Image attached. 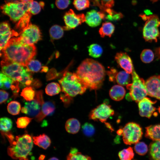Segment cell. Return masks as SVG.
<instances>
[{"mask_svg":"<svg viewBox=\"0 0 160 160\" xmlns=\"http://www.w3.org/2000/svg\"><path fill=\"white\" fill-rule=\"evenodd\" d=\"M76 73L88 88L96 90L101 87L105 71L101 63L92 59L87 58L81 63Z\"/></svg>","mask_w":160,"mask_h":160,"instance_id":"1","label":"cell"},{"mask_svg":"<svg viewBox=\"0 0 160 160\" xmlns=\"http://www.w3.org/2000/svg\"><path fill=\"white\" fill-rule=\"evenodd\" d=\"M2 51L4 59L26 66L36 53L34 45L25 43L20 37L11 39Z\"/></svg>","mask_w":160,"mask_h":160,"instance_id":"2","label":"cell"},{"mask_svg":"<svg viewBox=\"0 0 160 160\" xmlns=\"http://www.w3.org/2000/svg\"><path fill=\"white\" fill-rule=\"evenodd\" d=\"M14 137L9 140L10 145L7 148L8 155L14 159L28 160L27 156L33 147V138L28 134Z\"/></svg>","mask_w":160,"mask_h":160,"instance_id":"3","label":"cell"},{"mask_svg":"<svg viewBox=\"0 0 160 160\" xmlns=\"http://www.w3.org/2000/svg\"><path fill=\"white\" fill-rule=\"evenodd\" d=\"M2 72L24 86L31 85L33 79L26 66L4 59L1 62Z\"/></svg>","mask_w":160,"mask_h":160,"instance_id":"4","label":"cell"},{"mask_svg":"<svg viewBox=\"0 0 160 160\" xmlns=\"http://www.w3.org/2000/svg\"><path fill=\"white\" fill-rule=\"evenodd\" d=\"M59 82L62 92L71 97L83 94L87 88L76 73L65 71Z\"/></svg>","mask_w":160,"mask_h":160,"instance_id":"5","label":"cell"},{"mask_svg":"<svg viewBox=\"0 0 160 160\" xmlns=\"http://www.w3.org/2000/svg\"><path fill=\"white\" fill-rule=\"evenodd\" d=\"M31 2H7L1 6L2 13L8 16L11 20L17 22L28 11Z\"/></svg>","mask_w":160,"mask_h":160,"instance_id":"6","label":"cell"},{"mask_svg":"<svg viewBox=\"0 0 160 160\" xmlns=\"http://www.w3.org/2000/svg\"><path fill=\"white\" fill-rule=\"evenodd\" d=\"M140 16L145 22L143 29V36L145 41L157 42L160 35L158 27L160 26V19L156 15L147 16L145 15Z\"/></svg>","mask_w":160,"mask_h":160,"instance_id":"7","label":"cell"},{"mask_svg":"<svg viewBox=\"0 0 160 160\" xmlns=\"http://www.w3.org/2000/svg\"><path fill=\"white\" fill-rule=\"evenodd\" d=\"M132 83L126 86L132 100L139 102L148 95L145 82L140 77L134 69L132 73Z\"/></svg>","mask_w":160,"mask_h":160,"instance_id":"8","label":"cell"},{"mask_svg":"<svg viewBox=\"0 0 160 160\" xmlns=\"http://www.w3.org/2000/svg\"><path fill=\"white\" fill-rule=\"evenodd\" d=\"M122 130L123 140L126 145H131L137 143L141 138L143 134L140 125L133 122L127 124Z\"/></svg>","mask_w":160,"mask_h":160,"instance_id":"9","label":"cell"},{"mask_svg":"<svg viewBox=\"0 0 160 160\" xmlns=\"http://www.w3.org/2000/svg\"><path fill=\"white\" fill-rule=\"evenodd\" d=\"M44 102L42 91H37L34 99L25 102L24 106L21 108V111L31 117L35 118L40 113Z\"/></svg>","mask_w":160,"mask_h":160,"instance_id":"10","label":"cell"},{"mask_svg":"<svg viewBox=\"0 0 160 160\" xmlns=\"http://www.w3.org/2000/svg\"><path fill=\"white\" fill-rule=\"evenodd\" d=\"M20 37L25 43L34 45L41 38V33L37 25L31 23L20 33Z\"/></svg>","mask_w":160,"mask_h":160,"instance_id":"11","label":"cell"},{"mask_svg":"<svg viewBox=\"0 0 160 160\" xmlns=\"http://www.w3.org/2000/svg\"><path fill=\"white\" fill-rule=\"evenodd\" d=\"M114 114V111L111 106L104 103L92 110L89 114V117L90 119L105 122L110 116Z\"/></svg>","mask_w":160,"mask_h":160,"instance_id":"12","label":"cell"},{"mask_svg":"<svg viewBox=\"0 0 160 160\" xmlns=\"http://www.w3.org/2000/svg\"><path fill=\"white\" fill-rule=\"evenodd\" d=\"M63 19L65 25L63 28L67 30L74 29L86 21L85 15L84 14H77L71 9L65 14Z\"/></svg>","mask_w":160,"mask_h":160,"instance_id":"13","label":"cell"},{"mask_svg":"<svg viewBox=\"0 0 160 160\" xmlns=\"http://www.w3.org/2000/svg\"><path fill=\"white\" fill-rule=\"evenodd\" d=\"M145 84L148 95L160 100V75L151 77Z\"/></svg>","mask_w":160,"mask_h":160,"instance_id":"14","label":"cell"},{"mask_svg":"<svg viewBox=\"0 0 160 160\" xmlns=\"http://www.w3.org/2000/svg\"><path fill=\"white\" fill-rule=\"evenodd\" d=\"M156 101L152 100L150 98L145 97L140 100L138 103L139 114L142 117L150 118L156 110L153 105Z\"/></svg>","mask_w":160,"mask_h":160,"instance_id":"15","label":"cell"},{"mask_svg":"<svg viewBox=\"0 0 160 160\" xmlns=\"http://www.w3.org/2000/svg\"><path fill=\"white\" fill-rule=\"evenodd\" d=\"M0 48L1 51L6 45L12 36L17 33L14 31L11 30L9 24L8 22L4 21L0 24Z\"/></svg>","mask_w":160,"mask_h":160,"instance_id":"16","label":"cell"},{"mask_svg":"<svg viewBox=\"0 0 160 160\" xmlns=\"http://www.w3.org/2000/svg\"><path fill=\"white\" fill-rule=\"evenodd\" d=\"M115 58L118 65L125 71L129 74L132 73L134 69L132 61L126 53H117Z\"/></svg>","mask_w":160,"mask_h":160,"instance_id":"17","label":"cell"},{"mask_svg":"<svg viewBox=\"0 0 160 160\" xmlns=\"http://www.w3.org/2000/svg\"><path fill=\"white\" fill-rule=\"evenodd\" d=\"M86 23L89 26L96 27L99 25L102 20H104V13L100 11L95 10H92L87 12L85 15Z\"/></svg>","mask_w":160,"mask_h":160,"instance_id":"18","label":"cell"},{"mask_svg":"<svg viewBox=\"0 0 160 160\" xmlns=\"http://www.w3.org/2000/svg\"><path fill=\"white\" fill-rule=\"evenodd\" d=\"M55 109V106L54 102L49 101L44 102L40 113L35 118V120L38 122L41 121L46 116L52 115Z\"/></svg>","mask_w":160,"mask_h":160,"instance_id":"19","label":"cell"},{"mask_svg":"<svg viewBox=\"0 0 160 160\" xmlns=\"http://www.w3.org/2000/svg\"><path fill=\"white\" fill-rule=\"evenodd\" d=\"M126 91L121 86L118 85L113 86L109 91V95L113 100L119 101L122 100L125 95Z\"/></svg>","mask_w":160,"mask_h":160,"instance_id":"20","label":"cell"},{"mask_svg":"<svg viewBox=\"0 0 160 160\" xmlns=\"http://www.w3.org/2000/svg\"><path fill=\"white\" fill-rule=\"evenodd\" d=\"M145 136L153 141L160 140V124L146 127Z\"/></svg>","mask_w":160,"mask_h":160,"instance_id":"21","label":"cell"},{"mask_svg":"<svg viewBox=\"0 0 160 160\" xmlns=\"http://www.w3.org/2000/svg\"><path fill=\"white\" fill-rule=\"evenodd\" d=\"M34 143L39 147L46 149L50 145L51 140L49 137L45 134L33 137Z\"/></svg>","mask_w":160,"mask_h":160,"instance_id":"22","label":"cell"},{"mask_svg":"<svg viewBox=\"0 0 160 160\" xmlns=\"http://www.w3.org/2000/svg\"><path fill=\"white\" fill-rule=\"evenodd\" d=\"M149 154L151 160H160V140L153 141L150 144Z\"/></svg>","mask_w":160,"mask_h":160,"instance_id":"23","label":"cell"},{"mask_svg":"<svg viewBox=\"0 0 160 160\" xmlns=\"http://www.w3.org/2000/svg\"><path fill=\"white\" fill-rule=\"evenodd\" d=\"M80 128V124L76 119L72 118L68 119L65 124V129L69 133L74 134L77 133Z\"/></svg>","mask_w":160,"mask_h":160,"instance_id":"24","label":"cell"},{"mask_svg":"<svg viewBox=\"0 0 160 160\" xmlns=\"http://www.w3.org/2000/svg\"><path fill=\"white\" fill-rule=\"evenodd\" d=\"M114 25L110 22H105L103 23L101 27L99 29V32L101 37L105 36L110 37L115 30Z\"/></svg>","mask_w":160,"mask_h":160,"instance_id":"25","label":"cell"},{"mask_svg":"<svg viewBox=\"0 0 160 160\" xmlns=\"http://www.w3.org/2000/svg\"><path fill=\"white\" fill-rule=\"evenodd\" d=\"M131 78L129 74L125 71L117 73L115 76V80L121 86H127L130 83Z\"/></svg>","mask_w":160,"mask_h":160,"instance_id":"26","label":"cell"},{"mask_svg":"<svg viewBox=\"0 0 160 160\" xmlns=\"http://www.w3.org/2000/svg\"><path fill=\"white\" fill-rule=\"evenodd\" d=\"M66 160H92L88 156L82 154L76 148H72L66 157Z\"/></svg>","mask_w":160,"mask_h":160,"instance_id":"27","label":"cell"},{"mask_svg":"<svg viewBox=\"0 0 160 160\" xmlns=\"http://www.w3.org/2000/svg\"><path fill=\"white\" fill-rule=\"evenodd\" d=\"M31 14L29 11L27 12L17 22L15 26V29L20 31V32L28 26L30 23V22Z\"/></svg>","mask_w":160,"mask_h":160,"instance_id":"28","label":"cell"},{"mask_svg":"<svg viewBox=\"0 0 160 160\" xmlns=\"http://www.w3.org/2000/svg\"><path fill=\"white\" fill-rule=\"evenodd\" d=\"M100 11L104 14V20L112 21L117 20L121 19L123 17V15L121 13L117 12L111 8H106Z\"/></svg>","mask_w":160,"mask_h":160,"instance_id":"29","label":"cell"},{"mask_svg":"<svg viewBox=\"0 0 160 160\" xmlns=\"http://www.w3.org/2000/svg\"><path fill=\"white\" fill-rule=\"evenodd\" d=\"M0 74V88L4 89L11 88L15 81L2 72H1Z\"/></svg>","mask_w":160,"mask_h":160,"instance_id":"30","label":"cell"},{"mask_svg":"<svg viewBox=\"0 0 160 160\" xmlns=\"http://www.w3.org/2000/svg\"><path fill=\"white\" fill-rule=\"evenodd\" d=\"M63 28L58 25H54L50 28L49 32L51 38L54 39H57L63 37L64 34Z\"/></svg>","mask_w":160,"mask_h":160,"instance_id":"31","label":"cell"},{"mask_svg":"<svg viewBox=\"0 0 160 160\" xmlns=\"http://www.w3.org/2000/svg\"><path fill=\"white\" fill-rule=\"evenodd\" d=\"M46 94L52 96L58 94L61 91L60 85L56 82H51L46 86L45 89Z\"/></svg>","mask_w":160,"mask_h":160,"instance_id":"32","label":"cell"},{"mask_svg":"<svg viewBox=\"0 0 160 160\" xmlns=\"http://www.w3.org/2000/svg\"><path fill=\"white\" fill-rule=\"evenodd\" d=\"M94 5L99 7L100 11L111 8L114 4V0H92Z\"/></svg>","mask_w":160,"mask_h":160,"instance_id":"33","label":"cell"},{"mask_svg":"<svg viewBox=\"0 0 160 160\" xmlns=\"http://www.w3.org/2000/svg\"><path fill=\"white\" fill-rule=\"evenodd\" d=\"M89 55L94 58H98L102 55L103 50L102 47L99 45L93 44L88 47Z\"/></svg>","mask_w":160,"mask_h":160,"instance_id":"34","label":"cell"},{"mask_svg":"<svg viewBox=\"0 0 160 160\" xmlns=\"http://www.w3.org/2000/svg\"><path fill=\"white\" fill-rule=\"evenodd\" d=\"M36 92L31 87H27L23 89L20 96L27 101H31L34 99Z\"/></svg>","mask_w":160,"mask_h":160,"instance_id":"35","label":"cell"},{"mask_svg":"<svg viewBox=\"0 0 160 160\" xmlns=\"http://www.w3.org/2000/svg\"><path fill=\"white\" fill-rule=\"evenodd\" d=\"M12 122L11 120L7 117H3L0 120V129L2 132H8L12 128Z\"/></svg>","mask_w":160,"mask_h":160,"instance_id":"36","label":"cell"},{"mask_svg":"<svg viewBox=\"0 0 160 160\" xmlns=\"http://www.w3.org/2000/svg\"><path fill=\"white\" fill-rule=\"evenodd\" d=\"M21 110L20 104L17 101H12L8 104L7 106L8 112L12 115H15L18 114Z\"/></svg>","mask_w":160,"mask_h":160,"instance_id":"37","label":"cell"},{"mask_svg":"<svg viewBox=\"0 0 160 160\" xmlns=\"http://www.w3.org/2000/svg\"><path fill=\"white\" fill-rule=\"evenodd\" d=\"M134 153L132 148L129 147L119 151L118 156L120 160H132L134 156Z\"/></svg>","mask_w":160,"mask_h":160,"instance_id":"38","label":"cell"},{"mask_svg":"<svg viewBox=\"0 0 160 160\" xmlns=\"http://www.w3.org/2000/svg\"><path fill=\"white\" fill-rule=\"evenodd\" d=\"M154 55L153 51L149 49L143 50L140 55V58L142 61L146 63H149L153 60Z\"/></svg>","mask_w":160,"mask_h":160,"instance_id":"39","label":"cell"},{"mask_svg":"<svg viewBox=\"0 0 160 160\" xmlns=\"http://www.w3.org/2000/svg\"><path fill=\"white\" fill-rule=\"evenodd\" d=\"M26 66L30 72H38L42 68L41 64L39 61L33 59L28 62Z\"/></svg>","mask_w":160,"mask_h":160,"instance_id":"40","label":"cell"},{"mask_svg":"<svg viewBox=\"0 0 160 160\" xmlns=\"http://www.w3.org/2000/svg\"><path fill=\"white\" fill-rule=\"evenodd\" d=\"M134 150L136 152L140 155H145L148 151V147L147 145L143 142H138L135 143Z\"/></svg>","mask_w":160,"mask_h":160,"instance_id":"41","label":"cell"},{"mask_svg":"<svg viewBox=\"0 0 160 160\" xmlns=\"http://www.w3.org/2000/svg\"><path fill=\"white\" fill-rule=\"evenodd\" d=\"M89 0H73V4L75 8L78 10H81L89 7Z\"/></svg>","mask_w":160,"mask_h":160,"instance_id":"42","label":"cell"},{"mask_svg":"<svg viewBox=\"0 0 160 160\" xmlns=\"http://www.w3.org/2000/svg\"><path fill=\"white\" fill-rule=\"evenodd\" d=\"M82 128L84 134L87 136L91 137L95 133V127L90 123H85L82 125Z\"/></svg>","mask_w":160,"mask_h":160,"instance_id":"43","label":"cell"},{"mask_svg":"<svg viewBox=\"0 0 160 160\" xmlns=\"http://www.w3.org/2000/svg\"><path fill=\"white\" fill-rule=\"evenodd\" d=\"M32 119V118L27 116L18 118L16 122L17 127L22 129L26 128Z\"/></svg>","mask_w":160,"mask_h":160,"instance_id":"44","label":"cell"},{"mask_svg":"<svg viewBox=\"0 0 160 160\" xmlns=\"http://www.w3.org/2000/svg\"><path fill=\"white\" fill-rule=\"evenodd\" d=\"M41 8L39 2L33 1L30 3L29 11L32 14L36 15L40 12Z\"/></svg>","mask_w":160,"mask_h":160,"instance_id":"45","label":"cell"},{"mask_svg":"<svg viewBox=\"0 0 160 160\" xmlns=\"http://www.w3.org/2000/svg\"><path fill=\"white\" fill-rule=\"evenodd\" d=\"M70 3V0H56L55 2L57 7L61 9L66 8Z\"/></svg>","mask_w":160,"mask_h":160,"instance_id":"46","label":"cell"},{"mask_svg":"<svg viewBox=\"0 0 160 160\" xmlns=\"http://www.w3.org/2000/svg\"><path fill=\"white\" fill-rule=\"evenodd\" d=\"M60 98L64 103L65 105L68 106L69 105L72 100V97L63 93L60 95Z\"/></svg>","mask_w":160,"mask_h":160,"instance_id":"47","label":"cell"},{"mask_svg":"<svg viewBox=\"0 0 160 160\" xmlns=\"http://www.w3.org/2000/svg\"><path fill=\"white\" fill-rule=\"evenodd\" d=\"M9 96V93L3 89L0 90V104L5 102L8 99Z\"/></svg>","mask_w":160,"mask_h":160,"instance_id":"48","label":"cell"},{"mask_svg":"<svg viewBox=\"0 0 160 160\" xmlns=\"http://www.w3.org/2000/svg\"><path fill=\"white\" fill-rule=\"evenodd\" d=\"M117 73L116 70L115 69H112L108 71L107 73L109 76L110 81H115V76Z\"/></svg>","mask_w":160,"mask_h":160,"instance_id":"49","label":"cell"},{"mask_svg":"<svg viewBox=\"0 0 160 160\" xmlns=\"http://www.w3.org/2000/svg\"><path fill=\"white\" fill-rule=\"evenodd\" d=\"M126 99L128 101H131L132 100L131 96L129 93H128L127 94L126 96Z\"/></svg>","mask_w":160,"mask_h":160,"instance_id":"50","label":"cell"},{"mask_svg":"<svg viewBox=\"0 0 160 160\" xmlns=\"http://www.w3.org/2000/svg\"><path fill=\"white\" fill-rule=\"evenodd\" d=\"M20 1L23 2H31L33 1V0H20Z\"/></svg>","mask_w":160,"mask_h":160,"instance_id":"51","label":"cell"},{"mask_svg":"<svg viewBox=\"0 0 160 160\" xmlns=\"http://www.w3.org/2000/svg\"><path fill=\"white\" fill-rule=\"evenodd\" d=\"M42 8H43L44 6V3L43 1H40L39 2Z\"/></svg>","mask_w":160,"mask_h":160,"instance_id":"52","label":"cell"},{"mask_svg":"<svg viewBox=\"0 0 160 160\" xmlns=\"http://www.w3.org/2000/svg\"><path fill=\"white\" fill-rule=\"evenodd\" d=\"M48 160H59L58 159H57V158L55 157H52L50 159H49Z\"/></svg>","mask_w":160,"mask_h":160,"instance_id":"53","label":"cell"},{"mask_svg":"<svg viewBox=\"0 0 160 160\" xmlns=\"http://www.w3.org/2000/svg\"><path fill=\"white\" fill-rule=\"evenodd\" d=\"M158 110H159V112L160 113V107H159V108Z\"/></svg>","mask_w":160,"mask_h":160,"instance_id":"54","label":"cell"},{"mask_svg":"<svg viewBox=\"0 0 160 160\" xmlns=\"http://www.w3.org/2000/svg\"><path fill=\"white\" fill-rule=\"evenodd\" d=\"M159 53L160 54V48L159 49Z\"/></svg>","mask_w":160,"mask_h":160,"instance_id":"55","label":"cell"}]
</instances>
